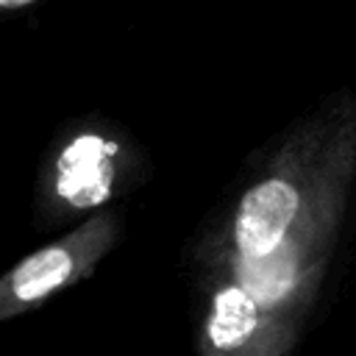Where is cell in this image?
Returning a JSON list of instances; mask_svg holds the SVG:
<instances>
[{
    "instance_id": "6da1fadb",
    "label": "cell",
    "mask_w": 356,
    "mask_h": 356,
    "mask_svg": "<svg viewBox=\"0 0 356 356\" xmlns=\"http://www.w3.org/2000/svg\"><path fill=\"white\" fill-rule=\"evenodd\" d=\"M111 217H95L61 242H53L0 278V320L28 312L56 289L86 275L95 261L111 248Z\"/></svg>"
},
{
    "instance_id": "7a4b0ae2",
    "label": "cell",
    "mask_w": 356,
    "mask_h": 356,
    "mask_svg": "<svg viewBox=\"0 0 356 356\" xmlns=\"http://www.w3.org/2000/svg\"><path fill=\"white\" fill-rule=\"evenodd\" d=\"M298 211V189L286 181H264L253 186L236 214V245L245 259L273 253Z\"/></svg>"
},
{
    "instance_id": "3957f363",
    "label": "cell",
    "mask_w": 356,
    "mask_h": 356,
    "mask_svg": "<svg viewBox=\"0 0 356 356\" xmlns=\"http://www.w3.org/2000/svg\"><path fill=\"white\" fill-rule=\"evenodd\" d=\"M114 153L117 145L97 134L72 139L56 167V192L61 200L75 209H92L108 200L114 184Z\"/></svg>"
},
{
    "instance_id": "277c9868",
    "label": "cell",
    "mask_w": 356,
    "mask_h": 356,
    "mask_svg": "<svg viewBox=\"0 0 356 356\" xmlns=\"http://www.w3.org/2000/svg\"><path fill=\"white\" fill-rule=\"evenodd\" d=\"M239 289L248 292V298L259 303H275L281 300L292 284H295V250L281 242L273 253L259 259H239Z\"/></svg>"
},
{
    "instance_id": "5b68a950",
    "label": "cell",
    "mask_w": 356,
    "mask_h": 356,
    "mask_svg": "<svg viewBox=\"0 0 356 356\" xmlns=\"http://www.w3.org/2000/svg\"><path fill=\"white\" fill-rule=\"evenodd\" d=\"M259 323V306L236 284L225 286L214 298V312L209 317V342L217 350L239 348Z\"/></svg>"
}]
</instances>
